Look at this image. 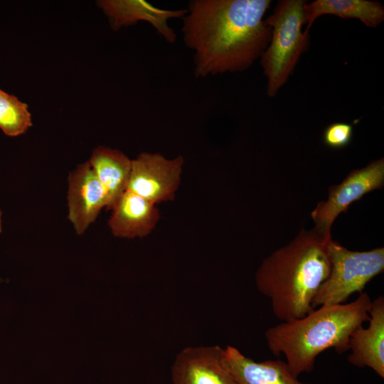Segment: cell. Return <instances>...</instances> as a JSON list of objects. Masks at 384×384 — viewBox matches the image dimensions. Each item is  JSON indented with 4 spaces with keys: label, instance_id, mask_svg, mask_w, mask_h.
<instances>
[{
    "label": "cell",
    "instance_id": "6da1fadb",
    "mask_svg": "<svg viewBox=\"0 0 384 384\" xmlns=\"http://www.w3.org/2000/svg\"><path fill=\"white\" fill-rule=\"evenodd\" d=\"M270 0H192L183 19V39L194 53V74L206 78L242 72L271 40L265 15Z\"/></svg>",
    "mask_w": 384,
    "mask_h": 384
},
{
    "label": "cell",
    "instance_id": "9a60e30c",
    "mask_svg": "<svg viewBox=\"0 0 384 384\" xmlns=\"http://www.w3.org/2000/svg\"><path fill=\"white\" fill-rule=\"evenodd\" d=\"M96 176L105 189L111 209L127 191L132 160L119 150L100 146L88 161Z\"/></svg>",
    "mask_w": 384,
    "mask_h": 384
},
{
    "label": "cell",
    "instance_id": "277c9868",
    "mask_svg": "<svg viewBox=\"0 0 384 384\" xmlns=\"http://www.w3.org/2000/svg\"><path fill=\"white\" fill-rule=\"evenodd\" d=\"M304 0H281L265 18L272 30L270 42L260 56L267 78V95H277L308 48L309 32L302 31Z\"/></svg>",
    "mask_w": 384,
    "mask_h": 384
},
{
    "label": "cell",
    "instance_id": "7a4b0ae2",
    "mask_svg": "<svg viewBox=\"0 0 384 384\" xmlns=\"http://www.w3.org/2000/svg\"><path fill=\"white\" fill-rule=\"evenodd\" d=\"M331 239L315 228L302 229L262 262L255 284L270 300L272 313L279 321L299 319L314 309L313 300L331 270L328 245Z\"/></svg>",
    "mask_w": 384,
    "mask_h": 384
},
{
    "label": "cell",
    "instance_id": "ba28073f",
    "mask_svg": "<svg viewBox=\"0 0 384 384\" xmlns=\"http://www.w3.org/2000/svg\"><path fill=\"white\" fill-rule=\"evenodd\" d=\"M173 384H239L219 346H188L176 356Z\"/></svg>",
    "mask_w": 384,
    "mask_h": 384
},
{
    "label": "cell",
    "instance_id": "9c48e42d",
    "mask_svg": "<svg viewBox=\"0 0 384 384\" xmlns=\"http://www.w3.org/2000/svg\"><path fill=\"white\" fill-rule=\"evenodd\" d=\"M108 204L107 192L90 162L80 164L70 174L68 192V218L76 233H84Z\"/></svg>",
    "mask_w": 384,
    "mask_h": 384
},
{
    "label": "cell",
    "instance_id": "5b68a950",
    "mask_svg": "<svg viewBox=\"0 0 384 384\" xmlns=\"http://www.w3.org/2000/svg\"><path fill=\"white\" fill-rule=\"evenodd\" d=\"M331 270L312 302L314 309L346 303L384 270V248L352 251L333 240L328 245Z\"/></svg>",
    "mask_w": 384,
    "mask_h": 384
},
{
    "label": "cell",
    "instance_id": "2e32d148",
    "mask_svg": "<svg viewBox=\"0 0 384 384\" xmlns=\"http://www.w3.org/2000/svg\"><path fill=\"white\" fill-rule=\"evenodd\" d=\"M32 125L28 105L16 96L0 90V129L9 137L26 132Z\"/></svg>",
    "mask_w": 384,
    "mask_h": 384
},
{
    "label": "cell",
    "instance_id": "8992f818",
    "mask_svg": "<svg viewBox=\"0 0 384 384\" xmlns=\"http://www.w3.org/2000/svg\"><path fill=\"white\" fill-rule=\"evenodd\" d=\"M383 184L384 158L351 171L341 183L329 188L327 200L318 203L311 212L314 228L324 235H331V225L340 213H346L353 203L380 189Z\"/></svg>",
    "mask_w": 384,
    "mask_h": 384
},
{
    "label": "cell",
    "instance_id": "3957f363",
    "mask_svg": "<svg viewBox=\"0 0 384 384\" xmlns=\"http://www.w3.org/2000/svg\"><path fill=\"white\" fill-rule=\"evenodd\" d=\"M371 302L363 292L351 302L320 306L303 317L282 321L265 331L267 347L273 355L285 356L295 376L310 373L324 351H348L351 334L369 320Z\"/></svg>",
    "mask_w": 384,
    "mask_h": 384
},
{
    "label": "cell",
    "instance_id": "e0dca14e",
    "mask_svg": "<svg viewBox=\"0 0 384 384\" xmlns=\"http://www.w3.org/2000/svg\"><path fill=\"white\" fill-rule=\"evenodd\" d=\"M353 127L351 124L342 122L328 125L323 133L324 144L331 149H339L348 146L353 137Z\"/></svg>",
    "mask_w": 384,
    "mask_h": 384
},
{
    "label": "cell",
    "instance_id": "ac0fdd59",
    "mask_svg": "<svg viewBox=\"0 0 384 384\" xmlns=\"http://www.w3.org/2000/svg\"><path fill=\"white\" fill-rule=\"evenodd\" d=\"M1 230V211H0V233Z\"/></svg>",
    "mask_w": 384,
    "mask_h": 384
},
{
    "label": "cell",
    "instance_id": "4fadbf2b",
    "mask_svg": "<svg viewBox=\"0 0 384 384\" xmlns=\"http://www.w3.org/2000/svg\"><path fill=\"white\" fill-rule=\"evenodd\" d=\"M225 351L239 384H307L293 375L287 363L281 360L255 361L231 346H227Z\"/></svg>",
    "mask_w": 384,
    "mask_h": 384
},
{
    "label": "cell",
    "instance_id": "8fae6325",
    "mask_svg": "<svg viewBox=\"0 0 384 384\" xmlns=\"http://www.w3.org/2000/svg\"><path fill=\"white\" fill-rule=\"evenodd\" d=\"M99 4L110 18L114 29L138 21H145L151 24L156 31L170 43L176 42L177 36L169 26L168 21L174 18H183L187 13L186 9H164L143 0H107L100 1Z\"/></svg>",
    "mask_w": 384,
    "mask_h": 384
},
{
    "label": "cell",
    "instance_id": "5bb4252c",
    "mask_svg": "<svg viewBox=\"0 0 384 384\" xmlns=\"http://www.w3.org/2000/svg\"><path fill=\"white\" fill-rule=\"evenodd\" d=\"M356 18L368 27L375 28L384 21V6L369 0H316L304 6V24L309 32L315 20L322 15Z\"/></svg>",
    "mask_w": 384,
    "mask_h": 384
},
{
    "label": "cell",
    "instance_id": "7c38bea8",
    "mask_svg": "<svg viewBox=\"0 0 384 384\" xmlns=\"http://www.w3.org/2000/svg\"><path fill=\"white\" fill-rule=\"evenodd\" d=\"M108 225L118 238H134L147 236L155 228L159 213L155 204L127 190L111 208Z\"/></svg>",
    "mask_w": 384,
    "mask_h": 384
},
{
    "label": "cell",
    "instance_id": "52a82bcc",
    "mask_svg": "<svg viewBox=\"0 0 384 384\" xmlns=\"http://www.w3.org/2000/svg\"><path fill=\"white\" fill-rule=\"evenodd\" d=\"M183 157L169 159L159 153L142 152L132 160L127 190L153 204L171 201L179 186Z\"/></svg>",
    "mask_w": 384,
    "mask_h": 384
},
{
    "label": "cell",
    "instance_id": "30bf717a",
    "mask_svg": "<svg viewBox=\"0 0 384 384\" xmlns=\"http://www.w3.org/2000/svg\"><path fill=\"white\" fill-rule=\"evenodd\" d=\"M369 324L356 328L351 335L348 361L358 368L368 367L384 378V297L371 302Z\"/></svg>",
    "mask_w": 384,
    "mask_h": 384
}]
</instances>
